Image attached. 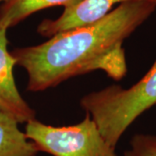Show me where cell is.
Returning <instances> with one entry per match:
<instances>
[{
	"mask_svg": "<svg viewBox=\"0 0 156 156\" xmlns=\"http://www.w3.org/2000/svg\"><path fill=\"white\" fill-rule=\"evenodd\" d=\"M82 0H5L0 8V25L9 29L37 11L49 7L76 5Z\"/></svg>",
	"mask_w": 156,
	"mask_h": 156,
	"instance_id": "52a82bcc",
	"label": "cell"
},
{
	"mask_svg": "<svg viewBox=\"0 0 156 156\" xmlns=\"http://www.w3.org/2000/svg\"><path fill=\"white\" fill-rule=\"evenodd\" d=\"M18 124L14 115L0 109V156H37L38 148Z\"/></svg>",
	"mask_w": 156,
	"mask_h": 156,
	"instance_id": "8992f818",
	"label": "cell"
},
{
	"mask_svg": "<svg viewBox=\"0 0 156 156\" xmlns=\"http://www.w3.org/2000/svg\"><path fill=\"white\" fill-rule=\"evenodd\" d=\"M24 133L39 152L53 156H118L88 113L81 122L68 127H53L33 119L26 122Z\"/></svg>",
	"mask_w": 156,
	"mask_h": 156,
	"instance_id": "3957f363",
	"label": "cell"
},
{
	"mask_svg": "<svg viewBox=\"0 0 156 156\" xmlns=\"http://www.w3.org/2000/svg\"><path fill=\"white\" fill-rule=\"evenodd\" d=\"M0 1H3V0H0ZM4 1H5V0H4Z\"/></svg>",
	"mask_w": 156,
	"mask_h": 156,
	"instance_id": "9c48e42d",
	"label": "cell"
},
{
	"mask_svg": "<svg viewBox=\"0 0 156 156\" xmlns=\"http://www.w3.org/2000/svg\"><path fill=\"white\" fill-rule=\"evenodd\" d=\"M124 156H156V135L137 134L130 140V148Z\"/></svg>",
	"mask_w": 156,
	"mask_h": 156,
	"instance_id": "ba28073f",
	"label": "cell"
},
{
	"mask_svg": "<svg viewBox=\"0 0 156 156\" xmlns=\"http://www.w3.org/2000/svg\"><path fill=\"white\" fill-rule=\"evenodd\" d=\"M7 30L0 25V109L14 115L19 123L27 122L35 119V112L16 86L13 68L17 63L7 49Z\"/></svg>",
	"mask_w": 156,
	"mask_h": 156,
	"instance_id": "5b68a950",
	"label": "cell"
},
{
	"mask_svg": "<svg viewBox=\"0 0 156 156\" xmlns=\"http://www.w3.org/2000/svg\"><path fill=\"white\" fill-rule=\"evenodd\" d=\"M130 1H146L156 5V0H82L76 5L64 9L56 19H44L38 25L37 32L51 37L62 31L95 22L109 13L115 5Z\"/></svg>",
	"mask_w": 156,
	"mask_h": 156,
	"instance_id": "277c9868",
	"label": "cell"
},
{
	"mask_svg": "<svg viewBox=\"0 0 156 156\" xmlns=\"http://www.w3.org/2000/svg\"><path fill=\"white\" fill-rule=\"evenodd\" d=\"M80 104L97 125L107 142L115 147L128 127L156 105V60L131 87L124 89L114 84L84 95Z\"/></svg>",
	"mask_w": 156,
	"mask_h": 156,
	"instance_id": "7a4b0ae2",
	"label": "cell"
},
{
	"mask_svg": "<svg viewBox=\"0 0 156 156\" xmlns=\"http://www.w3.org/2000/svg\"><path fill=\"white\" fill-rule=\"evenodd\" d=\"M156 11L146 1L125 2L105 17L11 52L28 75L27 90L38 92L94 70L119 81L127 73L122 44Z\"/></svg>",
	"mask_w": 156,
	"mask_h": 156,
	"instance_id": "6da1fadb",
	"label": "cell"
}]
</instances>
